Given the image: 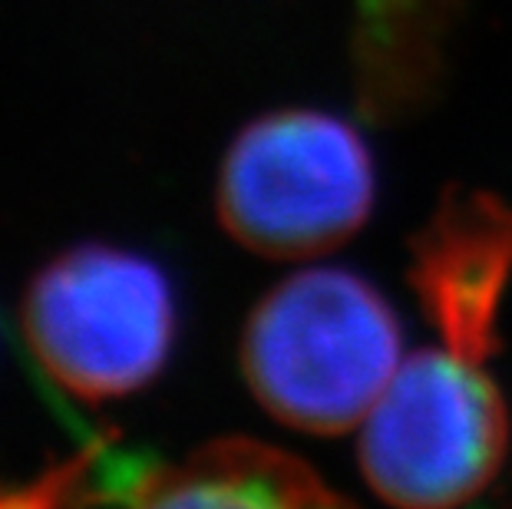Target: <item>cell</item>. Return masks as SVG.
Listing matches in <instances>:
<instances>
[{"label":"cell","mask_w":512,"mask_h":509,"mask_svg":"<svg viewBox=\"0 0 512 509\" xmlns=\"http://www.w3.org/2000/svg\"><path fill=\"white\" fill-rule=\"evenodd\" d=\"M512 275V209L489 192H446L413 245L410 281L446 351L483 364Z\"/></svg>","instance_id":"cell-5"},{"label":"cell","mask_w":512,"mask_h":509,"mask_svg":"<svg viewBox=\"0 0 512 509\" xmlns=\"http://www.w3.org/2000/svg\"><path fill=\"white\" fill-rule=\"evenodd\" d=\"M24 328L53 381L83 400H106L159 374L176 311L169 281L152 262L83 245L34 278Z\"/></svg>","instance_id":"cell-3"},{"label":"cell","mask_w":512,"mask_h":509,"mask_svg":"<svg viewBox=\"0 0 512 509\" xmlns=\"http://www.w3.org/2000/svg\"><path fill=\"white\" fill-rule=\"evenodd\" d=\"M242 364L261 407L281 424L344 433L367 420L394 381L400 328L357 275L304 272L255 308Z\"/></svg>","instance_id":"cell-1"},{"label":"cell","mask_w":512,"mask_h":509,"mask_svg":"<svg viewBox=\"0 0 512 509\" xmlns=\"http://www.w3.org/2000/svg\"><path fill=\"white\" fill-rule=\"evenodd\" d=\"M503 453L506 407L479 364L423 351L367 414L361 467L387 503L453 506L493 480Z\"/></svg>","instance_id":"cell-4"},{"label":"cell","mask_w":512,"mask_h":509,"mask_svg":"<svg viewBox=\"0 0 512 509\" xmlns=\"http://www.w3.org/2000/svg\"><path fill=\"white\" fill-rule=\"evenodd\" d=\"M374 169L361 136L324 113H275L235 139L219 212L238 242L275 258L321 255L364 225Z\"/></svg>","instance_id":"cell-2"},{"label":"cell","mask_w":512,"mask_h":509,"mask_svg":"<svg viewBox=\"0 0 512 509\" xmlns=\"http://www.w3.org/2000/svg\"><path fill=\"white\" fill-rule=\"evenodd\" d=\"M156 506H334L337 496L291 453L255 440H219L176 470L139 480Z\"/></svg>","instance_id":"cell-6"}]
</instances>
